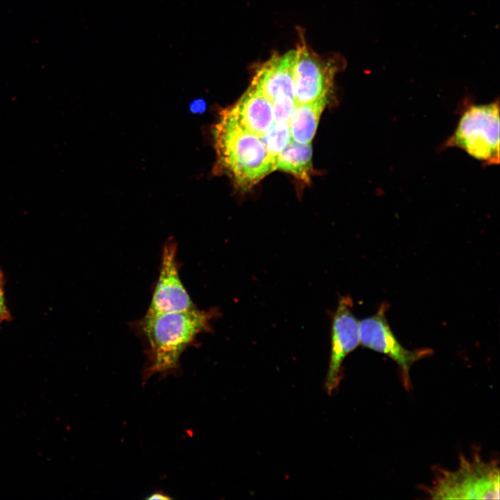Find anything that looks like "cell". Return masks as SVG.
<instances>
[{
	"label": "cell",
	"mask_w": 500,
	"mask_h": 500,
	"mask_svg": "<svg viewBox=\"0 0 500 500\" xmlns=\"http://www.w3.org/2000/svg\"><path fill=\"white\" fill-rule=\"evenodd\" d=\"M327 101L328 99L324 98L297 103L289 124L291 140L300 144L310 143Z\"/></svg>",
	"instance_id": "obj_11"
},
{
	"label": "cell",
	"mask_w": 500,
	"mask_h": 500,
	"mask_svg": "<svg viewBox=\"0 0 500 500\" xmlns=\"http://www.w3.org/2000/svg\"><path fill=\"white\" fill-rule=\"evenodd\" d=\"M4 277L0 270V326L5 322L11 320V315L6 303L4 294Z\"/></svg>",
	"instance_id": "obj_15"
},
{
	"label": "cell",
	"mask_w": 500,
	"mask_h": 500,
	"mask_svg": "<svg viewBox=\"0 0 500 500\" xmlns=\"http://www.w3.org/2000/svg\"><path fill=\"white\" fill-rule=\"evenodd\" d=\"M295 51L293 81L296 103L328 99L335 66L322 60L304 43L299 44Z\"/></svg>",
	"instance_id": "obj_7"
},
{
	"label": "cell",
	"mask_w": 500,
	"mask_h": 500,
	"mask_svg": "<svg viewBox=\"0 0 500 500\" xmlns=\"http://www.w3.org/2000/svg\"><path fill=\"white\" fill-rule=\"evenodd\" d=\"M276 169L290 173L300 180L309 181L312 171L310 143L300 144L290 140L276 157L274 171Z\"/></svg>",
	"instance_id": "obj_12"
},
{
	"label": "cell",
	"mask_w": 500,
	"mask_h": 500,
	"mask_svg": "<svg viewBox=\"0 0 500 500\" xmlns=\"http://www.w3.org/2000/svg\"><path fill=\"white\" fill-rule=\"evenodd\" d=\"M260 138L268 153L275 161L277 155L291 140L290 125L274 122Z\"/></svg>",
	"instance_id": "obj_13"
},
{
	"label": "cell",
	"mask_w": 500,
	"mask_h": 500,
	"mask_svg": "<svg viewBox=\"0 0 500 500\" xmlns=\"http://www.w3.org/2000/svg\"><path fill=\"white\" fill-rule=\"evenodd\" d=\"M296 51L274 55L256 70L251 85L258 89L272 103L294 99L293 72Z\"/></svg>",
	"instance_id": "obj_9"
},
{
	"label": "cell",
	"mask_w": 500,
	"mask_h": 500,
	"mask_svg": "<svg viewBox=\"0 0 500 500\" xmlns=\"http://www.w3.org/2000/svg\"><path fill=\"white\" fill-rule=\"evenodd\" d=\"M274 122L290 124V119L296 107L294 99H283L272 103Z\"/></svg>",
	"instance_id": "obj_14"
},
{
	"label": "cell",
	"mask_w": 500,
	"mask_h": 500,
	"mask_svg": "<svg viewBox=\"0 0 500 500\" xmlns=\"http://www.w3.org/2000/svg\"><path fill=\"white\" fill-rule=\"evenodd\" d=\"M176 253V242L168 239L162 247L159 275L146 314L181 312L197 308L181 280Z\"/></svg>",
	"instance_id": "obj_6"
},
{
	"label": "cell",
	"mask_w": 500,
	"mask_h": 500,
	"mask_svg": "<svg viewBox=\"0 0 500 500\" xmlns=\"http://www.w3.org/2000/svg\"><path fill=\"white\" fill-rule=\"evenodd\" d=\"M213 135L217 169L240 186L250 187L274 171L261 138L242 126L228 108L222 112Z\"/></svg>",
	"instance_id": "obj_2"
},
{
	"label": "cell",
	"mask_w": 500,
	"mask_h": 500,
	"mask_svg": "<svg viewBox=\"0 0 500 500\" xmlns=\"http://www.w3.org/2000/svg\"><path fill=\"white\" fill-rule=\"evenodd\" d=\"M228 110L242 126L260 137L274 122L272 103L253 85Z\"/></svg>",
	"instance_id": "obj_10"
},
{
	"label": "cell",
	"mask_w": 500,
	"mask_h": 500,
	"mask_svg": "<svg viewBox=\"0 0 500 500\" xmlns=\"http://www.w3.org/2000/svg\"><path fill=\"white\" fill-rule=\"evenodd\" d=\"M388 305L383 303L372 316L359 322L360 344L392 359L399 366L403 385L411 388L410 369L417 360L430 356L429 349L409 350L395 338L388 322L385 312Z\"/></svg>",
	"instance_id": "obj_5"
},
{
	"label": "cell",
	"mask_w": 500,
	"mask_h": 500,
	"mask_svg": "<svg viewBox=\"0 0 500 500\" xmlns=\"http://www.w3.org/2000/svg\"><path fill=\"white\" fill-rule=\"evenodd\" d=\"M215 311L198 309L146 314L139 326L148 347L147 376L177 367L183 351L197 336L210 328Z\"/></svg>",
	"instance_id": "obj_1"
},
{
	"label": "cell",
	"mask_w": 500,
	"mask_h": 500,
	"mask_svg": "<svg viewBox=\"0 0 500 500\" xmlns=\"http://www.w3.org/2000/svg\"><path fill=\"white\" fill-rule=\"evenodd\" d=\"M352 307L351 297H342L333 316L331 358L325 383L329 394L334 392L340 383L344 358L360 344L359 322L352 312Z\"/></svg>",
	"instance_id": "obj_8"
},
{
	"label": "cell",
	"mask_w": 500,
	"mask_h": 500,
	"mask_svg": "<svg viewBox=\"0 0 500 500\" xmlns=\"http://www.w3.org/2000/svg\"><path fill=\"white\" fill-rule=\"evenodd\" d=\"M444 147L461 149L484 165L499 164V101L468 106Z\"/></svg>",
	"instance_id": "obj_4"
},
{
	"label": "cell",
	"mask_w": 500,
	"mask_h": 500,
	"mask_svg": "<svg viewBox=\"0 0 500 500\" xmlns=\"http://www.w3.org/2000/svg\"><path fill=\"white\" fill-rule=\"evenodd\" d=\"M431 486L425 488L432 499H499L498 462L485 460L475 453L460 457L454 470L438 469Z\"/></svg>",
	"instance_id": "obj_3"
},
{
	"label": "cell",
	"mask_w": 500,
	"mask_h": 500,
	"mask_svg": "<svg viewBox=\"0 0 500 500\" xmlns=\"http://www.w3.org/2000/svg\"><path fill=\"white\" fill-rule=\"evenodd\" d=\"M171 498L164 494L162 493H153L149 497H147V499H170Z\"/></svg>",
	"instance_id": "obj_16"
}]
</instances>
